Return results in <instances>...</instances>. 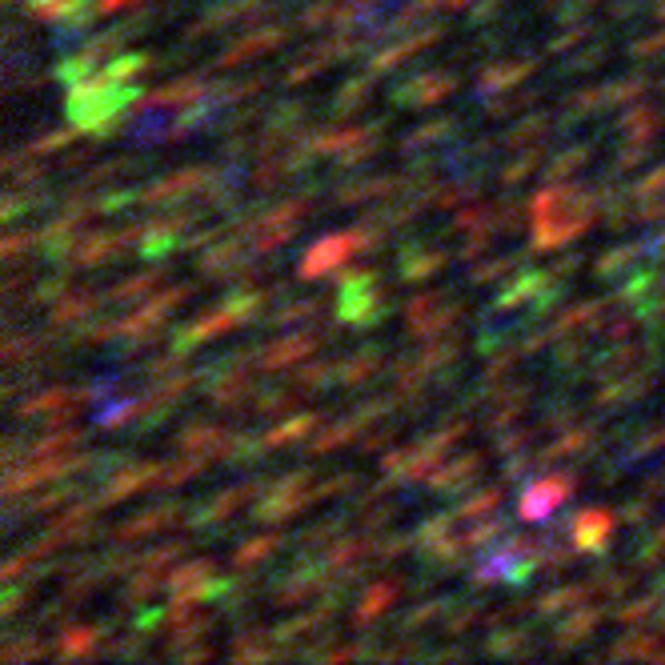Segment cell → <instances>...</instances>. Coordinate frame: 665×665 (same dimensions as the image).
Instances as JSON below:
<instances>
[{"mask_svg":"<svg viewBox=\"0 0 665 665\" xmlns=\"http://www.w3.org/2000/svg\"><path fill=\"white\" fill-rule=\"evenodd\" d=\"M533 248L538 253H557L574 245L589 225H594V201L569 184H549L533 197Z\"/></svg>","mask_w":665,"mask_h":665,"instance_id":"1","label":"cell"},{"mask_svg":"<svg viewBox=\"0 0 665 665\" xmlns=\"http://www.w3.org/2000/svg\"><path fill=\"white\" fill-rule=\"evenodd\" d=\"M128 100H133V85L128 77H117L113 69H105L100 77L77 80L69 92V117L85 133H108L113 121H121Z\"/></svg>","mask_w":665,"mask_h":665,"instance_id":"2","label":"cell"},{"mask_svg":"<svg viewBox=\"0 0 665 665\" xmlns=\"http://www.w3.org/2000/svg\"><path fill=\"white\" fill-rule=\"evenodd\" d=\"M361 248H369V233H365V225L361 229H345V233H332V237H325V241H317L304 253V261H301V276L304 281H317V276H329V273H337L341 265L349 261L353 253H361Z\"/></svg>","mask_w":665,"mask_h":665,"instance_id":"3","label":"cell"},{"mask_svg":"<svg viewBox=\"0 0 665 665\" xmlns=\"http://www.w3.org/2000/svg\"><path fill=\"white\" fill-rule=\"evenodd\" d=\"M385 313V297L377 289L373 273H353L341 281V317L353 321V325H373Z\"/></svg>","mask_w":665,"mask_h":665,"instance_id":"4","label":"cell"},{"mask_svg":"<svg viewBox=\"0 0 665 665\" xmlns=\"http://www.w3.org/2000/svg\"><path fill=\"white\" fill-rule=\"evenodd\" d=\"M261 304V297L257 293H241V297H233V301H225V304H217V309L209 313L201 325H192V329H184L181 337H177V353H184L189 345H197V341H212V337H220L225 329H233V325H241V321L248 317V313Z\"/></svg>","mask_w":665,"mask_h":665,"instance_id":"5","label":"cell"},{"mask_svg":"<svg viewBox=\"0 0 665 665\" xmlns=\"http://www.w3.org/2000/svg\"><path fill=\"white\" fill-rule=\"evenodd\" d=\"M569 493H574V477L545 473L541 482L525 485V493H521V517H525V521H545V517L557 513V505H566Z\"/></svg>","mask_w":665,"mask_h":665,"instance_id":"6","label":"cell"},{"mask_svg":"<svg viewBox=\"0 0 665 665\" xmlns=\"http://www.w3.org/2000/svg\"><path fill=\"white\" fill-rule=\"evenodd\" d=\"M304 485H309V473H289V477H281L273 489H269V497H265L261 505H257V517L261 521H281V517H289V513H297L309 497H317V493H304Z\"/></svg>","mask_w":665,"mask_h":665,"instance_id":"7","label":"cell"},{"mask_svg":"<svg viewBox=\"0 0 665 665\" xmlns=\"http://www.w3.org/2000/svg\"><path fill=\"white\" fill-rule=\"evenodd\" d=\"M569 533H574V545L581 553H602L609 545V533H613V517L605 510H585L569 521Z\"/></svg>","mask_w":665,"mask_h":665,"instance_id":"8","label":"cell"},{"mask_svg":"<svg viewBox=\"0 0 665 665\" xmlns=\"http://www.w3.org/2000/svg\"><path fill=\"white\" fill-rule=\"evenodd\" d=\"M454 304H449L445 297H441V293H429V297H417L409 304V329L413 332H421V337H433V332H441L449 325V321H454Z\"/></svg>","mask_w":665,"mask_h":665,"instance_id":"9","label":"cell"},{"mask_svg":"<svg viewBox=\"0 0 665 665\" xmlns=\"http://www.w3.org/2000/svg\"><path fill=\"white\" fill-rule=\"evenodd\" d=\"M209 585H212V569H209V566H184V569H177V574H173V581H169L173 602H177V605L201 602V597L209 594Z\"/></svg>","mask_w":665,"mask_h":665,"instance_id":"10","label":"cell"},{"mask_svg":"<svg viewBox=\"0 0 665 665\" xmlns=\"http://www.w3.org/2000/svg\"><path fill=\"white\" fill-rule=\"evenodd\" d=\"M209 177V169H184V173H177V177H169V181H156L153 189H145V205H164V201H181L184 192H192V189H201V181Z\"/></svg>","mask_w":665,"mask_h":665,"instance_id":"11","label":"cell"},{"mask_svg":"<svg viewBox=\"0 0 665 665\" xmlns=\"http://www.w3.org/2000/svg\"><path fill=\"white\" fill-rule=\"evenodd\" d=\"M133 241V229H121V233H100V237H89L85 245L77 248V265H105L113 261L121 248Z\"/></svg>","mask_w":665,"mask_h":665,"instance_id":"12","label":"cell"},{"mask_svg":"<svg viewBox=\"0 0 665 665\" xmlns=\"http://www.w3.org/2000/svg\"><path fill=\"white\" fill-rule=\"evenodd\" d=\"M445 92H454V77L429 72V77H421V80H409V85L397 92V100H401V105H433V100H441Z\"/></svg>","mask_w":665,"mask_h":665,"instance_id":"13","label":"cell"},{"mask_svg":"<svg viewBox=\"0 0 665 665\" xmlns=\"http://www.w3.org/2000/svg\"><path fill=\"white\" fill-rule=\"evenodd\" d=\"M304 353H313V337H289V341H276L269 353L261 357V369H285L289 361H301Z\"/></svg>","mask_w":665,"mask_h":665,"instance_id":"14","label":"cell"},{"mask_svg":"<svg viewBox=\"0 0 665 665\" xmlns=\"http://www.w3.org/2000/svg\"><path fill=\"white\" fill-rule=\"evenodd\" d=\"M173 517H177L173 505H164V510H149L145 517H136V521L121 525V529H117V541H136V538H145V533H153V529H164Z\"/></svg>","mask_w":665,"mask_h":665,"instance_id":"15","label":"cell"},{"mask_svg":"<svg viewBox=\"0 0 665 665\" xmlns=\"http://www.w3.org/2000/svg\"><path fill=\"white\" fill-rule=\"evenodd\" d=\"M533 72V61H521V64H497V69H489V72H482V92H501V89H510V85H517L521 77H529Z\"/></svg>","mask_w":665,"mask_h":665,"instance_id":"16","label":"cell"},{"mask_svg":"<svg viewBox=\"0 0 665 665\" xmlns=\"http://www.w3.org/2000/svg\"><path fill=\"white\" fill-rule=\"evenodd\" d=\"M477 465H482V457H477V454H469V457L454 461V465H445L437 477H433V489H441V493H449V489L469 485V482H473V469H477Z\"/></svg>","mask_w":665,"mask_h":665,"instance_id":"17","label":"cell"},{"mask_svg":"<svg viewBox=\"0 0 665 665\" xmlns=\"http://www.w3.org/2000/svg\"><path fill=\"white\" fill-rule=\"evenodd\" d=\"M285 41V33L281 29H269V33H253V36H245L237 49H229V57H220V64H237V61H248L253 52H265V49H276V44Z\"/></svg>","mask_w":665,"mask_h":665,"instance_id":"18","label":"cell"},{"mask_svg":"<svg viewBox=\"0 0 665 665\" xmlns=\"http://www.w3.org/2000/svg\"><path fill=\"white\" fill-rule=\"evenodd\" d=\"M445 265V257L441 253H421V248H409V253L401 257V273L409 276V281H425V276H433Z\"/></svg>","mask_w":665,"mask_h":665,"instance_id":"19","label":"cell"},{"mask_svg":"<svg viewBox=\"0 0 665 665\" xmlns=\"http://www.w3.org/2000/svg\"><path fill=\"white\" fill-rule=\"evenodd\" d=\"M393 594H397V585L393 581H381V585H373L365 594V602L357 605V622H373L381 609H389V602H393Z\"/></svg>","mask_w":665,"mask_h":665,"instance_id":"20","label":"cell"},{"mask_svg":"<svg viewBox=\"0 0 665 665\" xmlns=\"http://www.w3.org/2000/svg\"><path fill=\"white\" fill-rule=\"evenodd\" d=\"M313 425H317V417H313V413H301V417H293V421L276 425V429L269 433V437H265V449H276V445H285V441L301 437V433H309Z\"/></svg>","mask_w":665,"mask_h":665,"instance_id":"21","label":"cell"},{"mask_svg":"<svg viewBox=\"0 0 665 665\" xmlns=\"http://www.w3.org/2000/svg\"><path fill=\"white\" fill-rule=\"evenodd\" d=\"M597 609H585V613H577V617H569L566 625H561V633H557V645H574V642H581V637H589V630L597 625Z\"/></svg>","mask_w":665,"mask_h":665,"instance_id":"22","label":"cell"},{"mask_svg":"<svg viewBox=\"0 0 665 665\" xmlns=\"http://www.w3.org/2000/svg\"><path fill=\"white\" fill-rule=\"evenodd\" d=\"M89 309H97V297L92 293H77L72 301H61L57 313H52V321L64 325V321H77V317H89Z\"/></svg>","mask_w":665,"mask_h":665,"instance_id":"23","label":"cell"},{"mask_svg":"<svg viewBox=\"0 0 665 665\" xmlns=\"http://www.w3.org/2000/svg\"><path fill=\"white\" fill-rule=\"evenodd\" d=\"M637 257H642V245H625V248H617V253H605L602 261H597V273H602V276H617L625 265H633Z\"/></svg>","mask_w":665,"mask_h":665,"instance_id":"24","label":"cell"},{"mask_svg":"<svg viewBox=\"0 0 665 665\" xmlns=\"http://www.w3.org/2000/svg\"><path fill=\"white\" fill-rule=\"evenodd\" d=\"M92 645H97V633L92 630H72L61 637L57 653H64V658H77V653H92Z\"/></svg>","mask_w":665,"mask_h":665,"instance_id":"25","label":"cell"},{"mask_svg":"<svg viewBox=\"0 0 665 665\" xmlns=\"http://www.w3.org/2000/svg\"><path fill=\"white\" fill-rule=\"evenodd\" d=\"M574 605H581L577 585H566V589H557V594L541 597V613H561V609H574Z\"/></svg>","mask_w":665,"mask_h":665,"instance_id":"26","label":"cell"},{"mask_svg":"<svg viewBox=\"0 0 665 665\" xmlns=\"http://www.w3.org/2000/svg\"><path fill=\"white\" fill-rule=\"evenodd\" d=\"M161 281L156 273H145V276H133V281H125V285H117L113 289V301H133V297H141V293H149L153 285Z\"/></svg>","mask_w":665,"mask_h":665,"instance_id":"27","label":"cell"},{"mask_svg":"<svg viewBox=\"0 0 665 665\" xmlns=\"http://www.w3.org/2000/svg\"><path fill=\"white\" fill-rule=\"evenodd\" d=\"M653 128H658V113H650V108L630 113L622 121V133H630V136H653Z\"/></svg>","mask_w":665,"mask_h":665,"instance_id":"28","label":"cell"},{"mask_svg":"<svg viewBox=\"0 0 665 665\" xmlns=\"http://www.w3.org/2000/svg\"><path fill=\"white\" fill-rule=\"evenodd\" d=\"M273 545H276V538H261V541H248V545H241V549H237V557H233V561H237V569H248V566H253V561H261L265 553L273 549Z\"/></svg>","mask_w":665,"mask_h":665,"instance_id":"29","label":"cell"},{"mask_svg":"<svg viewBox=\"0 0 665 665\" xmlns=\"http://www.w3.org/2000/svg\"><path fill=\"white\" fill-rule=\"evenodd\" d=\"M377 369V357L373 353H365V357H357V361H345L341 365V381H349V385H357V381H365V373H373Z\"/></svg>","mask_w":665,"mask_h":665,"instance_id":"30","label":"cell"},{"mask_svg":"<svg viewBox=\"0 0 665 665\" xmlns=\"http://www.w3.org/2000/svg\"><path fill=\"white\" fill-rule=\"evenodd\" d=\"M538 161H541V153H538V149H529V153L521 156V161H513L510 169H505V184H517V181H525V177H529L533 169H538Z\"/></svg>","mask_w":665,"mask_h":665,"instance_id":"31","label":"cell"},{"mask_svg":"<svg viewBox=\"0 0 665 665\" xmlns=\"http://www.w3.org/2000/svg\"><path fill=\"white\" fill-rule=\"evenodd\" d=\"M545 128H549V125H545V117H529V121H525V125H517L513 133H510V145H525V141H538V136L545 133Z\"/></svg>","mask_w":665,"mask_h":665,"instance_id":"32","label":"cell"},{"mask_svg":"<svg viewBox=\"0 0 665 665\" xmlns=\"http://www.w3.org/2000/svg\"><path fill=\"white\" fill-rule=\"evenodd\" d=\"M653 605H658V597H642V602H633L630 609H622V613H617V622H622V625H637L642 617L653 613Z\"/></svg>","mask_w":665,"mask_h":665,"instance_id":"33","label":"cell"},{"mask_svg":"<svg viewBox=\"0 0 665 665\" xmlns=\"http://www.w3.org/2000/svg\"><path fill=\"white\" fill-rule=\"evenodd\" d=\"M253 405H257V413H281L285 405H293V393H285V389L281 393H257Z\"/></svg>","mask_w":665,"mask_h":665,"instance_id":"34","label":"cell"},{"mask_svg":"<svg viewBox=\"0 0 665 665\" xmlns=\"http://www.w3.org/2000/svg\"><path fill=\"white\" fill-rule=\"evenodd\" d=\"M317 313V301H301V304H289V309H281V325H297V321H304V317H313Z\"/></svg>","mask_w":665,"mask_h":665,"instance_id":"35","label":"cell"},{"mask_svg":"<svg viewBox=\"0 0 665 665\" xmlns=\"http://www.w3.org/2000/svg\"><path fill=\"white\" fill-rule=\"evenodd\" d=\"M617 658H650V653H658L653 650V642H645V637H633V642H625V645H617Z\"/></svg>","mask_w":665,"mask_h":665,"instance_id":"36","label":"cell"},{"mask_svg":"<svg viewBox=\"0 0 665 665\" xmlns=\"http://www.w3.org/2000/svg\"><path fill=\"white\" fill-rule=\"evenodd\" d=\"M361 100H365V85H361V80H357V85H345V92L337 97V113H345L349 105H361Z\"/></svg>","mask_w":665,"mask_h":665,"instance_id":"37","label":"cell"},{"mask_svg":"<svg viewBox=\"0 0 665 665\" xmlns=\"http://www.w3.org/2000/svg\"><path fill=\"white\" fill-rule=\"evenodd\" d=\"M449 128H454V125H445V121H441V125H429V128H417V133L409 136V145H429V141H437V136H445Z\"/></svg>","mask_w":665,"mask_h":665,"instance_id":"38","label":"cell"},{"mask_svg":"<svg viewBox=\"0 0 665 665\" xmlns=\"http://www.w3.org/2000/svg\"><path fill=\"white\" fill-rule=\"evenodd\" d=\"M510 269H513V261H510V257H501V261L485 265V269H473V281H493V276H501V273H510Z\"/></svg>","mask_w":665,"mask_h":665,"instance_id":"39","label":"cell"},{"mask_svg":"<svg viewBox=\"0 0 665 665\" xmlns=\"http://www.w3.org/2000/svg\"><path fill=\"white\" fill-rule=\"evenodd\" d=\"M661 49H665V33L653 36V41H642V44H637V52H661Z\"/></svg>","mask_w":665,"mask_h":665,"instance_id":"40","label":"cell"},{"mask_svg":"<svg viewBox=\"0 0 665 665\" xmlns=\"http://www.w3.org/2000/svg\"><path fill=\"white\" fill-rule=\"evenodd\" d=\"M121 5H133V0H100V13H117Z\"/></svg>","mask_w":665,"mask_h":665,"instance_id":"41","label":"cell"},{"mask_svg":"<svg viewBox=\"0 0 665 665\" xmlns=\"http://www.w3.org/2000/svg\"><path fill=\"white\" fill-rule=\"evenodd\" d=\"M29 5H33L36 13H41V16H44V13H49V8H52V5H57V0H29Z\"/></svg>","mask_w":665,"mask_h":665,"instance_id":"42","label":"cell"}]
</instances>
